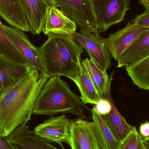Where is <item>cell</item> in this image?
<instances>
[{"instance_id": "d6986e66", "label": "cell", "mask_w": 149, "mask_h": 149, "mask_svg": "<svg viewBox=\"0 0 149 149\" xmlns=\"http://www.w3.org/2000/svg\"><path fill=\"white\" fill-rule=\"evenodd\" d=\"M95 134L101 149H119L120 142L113 134L102 116L94 107L92 110Z\"/></svg>"}, {"instance_id": "7a4b0ae2", "label": "cell", "mask_w": 149, "mask_h": 149, "mask_svg": "<svg viewBox=\"0 0 149 149\" xmlns=\"http://www.w3.org/2000/svg\"><path fill=\"white\" fill-rule=\"evenodd\" d=\"M40 47L45 73L72 80L78 69L83 47L67 35L51 34Z\"/></svg>"}, {"instance_id": "52a82bcc", "label": "cell", "mask_w": 149, "mask_h": 149, "mask_svg": "<svg viewBox=\"0 0 149 149\" xmlns=\"http://www.w3.org/2000/svg\"><path fill=\"white\" fill-rule=\"evenodd\" d=\"M4 30L13 44L27 60L31 67L45 72L40 48L34 46L23 31L3 25Z\"/></svg>"}, {"instance_id": "44dd1931", "label": "cell", "mask_w": 149, "mask_h": 149, "mask_svg": "<svg viewBox=\"0 0 149 149\" xmlns=\"http://www.w3.org/2000/svg\"><path fill=\"white\" fill-rule=\"evenodd\" d=\"M125 69L134 84L140 89L149 90V56Z\"/></svg>"}, {"instance_id": "30bf717a", "label": "cell", "mask_w": 149, "mask_h": 149, "mask_svg": "<svg viewBox=\"0 0 149 149\" xmlns=\"http://www.w3.org/2000/svg\"><path fill=\"white\" fill-rule=\"evenodd\" d=\"M70 121L64 115L51 117L37 126L33 132L49 142L56 143L64 148L63 143H68Z\"/></svg>"}, {"instance_id": "cb8c5ba5", "label": "cell", "mask_w": 149, "mask_h": 149, "mask_svg": "<svg viewBox=\"0 0 149 149\" xmlns=\"http://www.w3.org/2000/svg\"><path fill=\"white\" fill-rule=\"evenodd\" d=\"M94 107L98 113L101 116H104L110 113L112 109V105L108 98L101 97Z\"/></svg>"}, {"instance_id": "4fadbf2b", "label": "cell", "mask_w": 149, "mask_h": 149, "mask_svg": "<svg viewBox=\"0 0 149 149\" xmlns=\"http://www.w3.org/2000/svg\"><path fill=\"white\" fill-rule=\"evenodd\" d=\"M30 65L10 61L0 56V95L30 71Z\"/></svg>"}, {"instance_id": "d4e9b609", "label": "cell", "mask_w": 149, "mask_h": 149, "mask_svg": "<svg viewBox=\"0 0 149 149\" xmlns=\"http://www.w3.org/2000/svg\"><path fill=\"white\" fill-rule=\"evenodd\" d=\"M131 23L137 27L149 29V10H145L143 13L137 15Z\"/></svg>"}, {"instance_id": "7c38bea8", "label": "cell", "mask_w": 149, "mask_h": 149, "mask_svg": "<svg viewBox=\"0 0 149 149\" xmlns=\"http://www.w3.org/2000/svg\"><path fill=\"white\" fill-rule=\"evenodd\" d=\"M7 138L15 149H59L36 135L28 125L17 128Z\"/></svg>"}, {"instance_id": "6da1fadb", "label": "cell", "mask_w": 149, "mask_h": 149, "mask_svg": "<svg viewBox=\"0 0 149 149\" xmlns=\"http://www.w3.org/2000/svg\"><path fill=\"white\" fill-rule=\"evenodd\" d=\"M49 78L45 72L32 68L0 95V135L7 137L28 123L37 98Z\"/></svg>"}, {"instance_id": "2e32d148", "label": "cell", "mask_w": 149, "mask_h": 149, "mask_svg": "<svg viewBox=\"0 0 149 149\" xmlns=\"http://www.w3.org/2000/svg\"><path fill=\"white\" fill-rule=\"evenodd\" d=\"M33 35L42 32V24L48 5L44 0H19Z\"/></svg>"}, {"instance_id": "4316f807", "label": "cell", "mask_w": 149, "mask_h": 149, "mask_svg": "<svg viewBox=\"0 0 149 149\" xmlns=\"http://www.w3.org/2000/svg\"><path fill=\"white\" fill-rule=\"evenodd\" d=\"M0 149H15L5 136L0 135Z\"/></svg>"}, {"instance_id": "f1b7e54d", "label": "cell", "mask_w": 149, "mask_h": 149, "mask_svg": "<svg viewBox=\"0 0 149 149\" xmlns=\"http://www.w3.org/2000/svg\"><path fill=\"white\" fill-rule=\"evenodd\" d=\"M44 1L45 2V3L48 6H55L58 8L57 5L54 0H44Z\"/></svg>"}, {"instance_id": "277c9868", "label": "cell", "mask_w": 149, "mask_h": 149, "mask_svg": "<svg viewBox=\"0 0 149 149\" xmlns=\"http://www.w3.org/2000/svg\"><path fill=\"white\" fill-rule=\"evenodd\" d=\"M98 31L105 32L125 19L131 0H92Z\"/></svg>"}, {"instance_id": "ac0fdd59", "label": "cell", "mask_w": 149, "mask_h": 149, "mask_svg": "<svg viewBox=\"0 0 149 149\" xmlns=\"http://www.w3.org/2000/svg\"><path fill=\"white\" fill-rule=\"evenodd\" d=\"M104 97L110 100L112 109L109 113L102 117L115 137L120 142L121 141L131 132L134 126L129 124L117 110L111 95V88Z\"/></svg>"}, {"instance_id": "7402d4cb", "label": "cell", "mask_w": 149, "mask_h": 149, "mask_svg": "<svg viewBox=\"0 0 149 149\" xmlns=\"http://www.w3.org/2000/svg\"><path fill=\"white\" fill-rule=\"evenodd\" d=\"M0 56L15 63L29 65L27 60L17 50L8 37L0 20Z\"/></svg>"}, {"instance_id": "8992f818", "label": "cell", "mask_w": 149, "mask_h": 149, "mask_svg": "<svg viewBox=\"0 0 149 149\" xmlns=\"http://www.w3.org/2000/svg\"><path fill=\"white\" fill-rule=\"evenodd\" d=\"M86 50L90 57L98 66L107 70L111 68V57L99 32H93L80 29L68 34Z\"/></svg>"}, {"instance_id": "9a60e30c", "label": "cell", "mask_w": 149, "mask_h": 149, "mask_svg": "<svg viewBox=\"0 0 149 149\" xmlns=\"http://www.w3.org/2000/svg\"><path fill=\"white\" fill-rule=\"evenodd\" d=\"M149 56V29H147L119 58L117 67L132 65Z\"/></svg>"}, {"instance_id": "ffe728a7", "label": "cell", "mask_w": 149, "mask_h": 149, "mask_svg": "<svg viewBox=\"0 0 149 149\" xmlns=\"http://www.w3.org/2000/svg\"><path fill=\"white\" fill-rule=\"evenodd\" d=\"M72 81L80 91V98L83 104H97L101 97L84 70L81 61L79 63L77 74Z\"/></svg>"}, {"instance_id": "603a6c76", "label": "cell", "mask_w": 149, "mask_h": 149, "mask_svg": "<svg viewBox=\"0 0 149 149\" xmlns=\"http://www.w3.org/2000/svg\"><path fill=\"white\" fill-rule=\"evenodd\" d=\"M149 138H143L134 126L128 135L120 141L119 149H149Z\"/></svg>"}, {"instance_id": "3957f363", "label": "cell", "mask_w": 149, "mask_h": 149, "mask_svg": "<svg viewBox=\"0 0 149 149\" xmlns=\"http://www.w3.org/2000/svg\"><path fill=\"white\" fill-rule=\"evenodd\" d=\"M89 109L74 93L67 82L60 76L48 79L35 102L33 113L52 116L59 114H71L85 117V109Z\"/></svg>"}, {"instance_id": "484cf974", "label": "cell", "mask_w": 149, "mask_h": 149, "mask_svg": "<svg viewBox=\"0 0 149 149\" xmlns=\"http://www.w3.org/2000/svg\"><path fill=\"white\" fill-rule=\"evenodd\" d=\"M139 134L143 138H149V123L146 121L140 125Z\"/></svg>"}, {"instance_id": "ba28073f", "label": "cell", "mask_w": 149, "mask_h": 149, "mask_svg": "<svg viewBox=\"0 0 149 149\" xmlns=\"http://www.w3.org/2000/svg\"><path fill=\"white\" fill-rule=\"evenodd\" d=\"M67 144L71 149H101L94 123L82 118L70 121Z\"/></svg>"}, {"instance_id": "5bb4252c", "label": "cell", "mask_w": 149, "mask_h": 149, "mask_svg": "<svg viewBox=\"0 0 149 149\" xmlns=\"http://www.w3.org/2000/svg\"><path fill=\"white\" fill-rule=\"evenodd\" d=\"M0 16L12 27L30 31L29 22L19 0H0Z\"/></svg>"}, {"instance_id": "8fae6325", "label": "cell", "mask_w": 149, "mask_h": 149, "mask_svg": "<svg viewBox=\"0 0 149 149\" xmlns=\"http://www.w3.org/2000/svg\"><path fill=\"white\" fill-rule=\"evenodd\" d=\"M77 24L55 6H48L42 24V32L49 34L68 35L75 32Z\"/></svg>"}, {"instance_id": "e0dca14e", "label": "cell", "mask_w": 149, "mask_h": 149, "mask_svg": "<svg viewBox=\"0 0 149 149\" xmlns=\"http://www.w3.org/2000/svg\"><path fill=\"white\" fill-rule=\"evenodd\" d=\"M81 64L101 97H105L111 88L113 72L111 78H109L107 70L101 68L93 61L88 58L81 61Z\"/></svg>"}, {"instance_id": "83f0119b", "label": "cell", "mask_w": 149, "mask_h": 149, "mask_svg": "<svg viewBox=\"0 0 149 149\" xmlns=\"http://www.w3.org/2000/svg\"><path fill=\"white\" fill-rule=\"evenodd\" d=\"M139 1L145 8V10H149V0H139Z\"/></svg>"}, {"instance_id": "9c48e42d", "label": "cell", "mask_w": 149, "mask_h": 149, "mask_svg": "<svg viewBox=\"0 0 149 149\" xmlns=\"http://www.w3.org/2000/svg\"><path fill=\"white\" fill-rule=\"evenodd\" d=\"M147 29L137 27L128 22L125 27L103 41L111 58L118 60L127 49Z\"/></svg>"}, {"instance_id": "5b68a950", "label": "cell", "mask_w": 149, "mask_h": 149, "mask_svg": "<svg viewBox=\"0 0 149 149\" xmlns=\"http://www.w3.org/2000/svg\"><path fill=\"white\" fill-rule=\"evenodd\" d=\"M60 10L80 29L99 32L92 0H54Z\"/></svg>"}]
</instances>
